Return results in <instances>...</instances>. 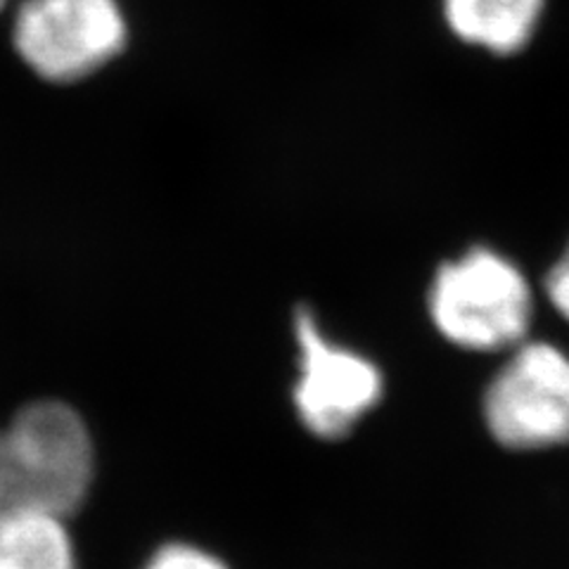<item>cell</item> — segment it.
I'll return each instance as SVG.
<instances>
[{"label": "cell", "mask_w": 569, "mask_h": 569, "mask_svg": "<svg viewBox=\"0 0 569 569\" xmlns=\"http://www.w3.org/2000/svg\"><path fill=\"white\" fill-rule=\"evenodd\" d=\"M93 472L91 432L74 408L29 403L0 430V518L17 510L67 518L86 501Z\"/></svg>", "instance_id": "1"}, {"label": "cell", "mask_w": 569, "mask_h": 569, "mask_svg": "<svg viewBox=\"0 0 569 569\" xmlns=\"http://www.w3.org/2000/svg\"><path fill=\"white\" fill-rule=\"evenodd\" d=\"M432 323L468 351H510L527 340L533 295L518 263L489 247L443 263L430 288Z\"/></svg>", "instance_id": "2"}, {"label": "cell", "mask_w": 569, "mask_h": 569, "mask_svg": "<svg viewBox=\"0 0 569 569\" xmlns=\"http://www.w3.org/2000/svg\"><path fill=\"white\" fill-rule=\"evenodd\" d=\"M510 351L485 395L491 437L515 451L569 443V356L556 345L533 340Z\"/></svg>", "instance_id": "3"}, {"label": "cell", "mask_w": 569, "mask_h": 569, "mask_svg": "<svg viewBox=\"0 0 569 569\" xmlns=\"http://www.w3.org/2000/svg\"><path fill=\"white\" fill-rule=\"evenodd\" d=\"M127 20L117 0H27L14 22V46L36 74L79 81L117 58Z\"/></svg>", "instance_id": "4"}, {"label": "cell", "mask_w": 569, "mask_h": 569, "mask_svg": "<svg viewBox=\"0 0 569 569\" xmlns=\"http://www.w3.org/2000/svg\"><path fill=\"white\" fill-rule=\"evenodd\" d=\"M299 378L292 401L318 439H342L382 399V372L363 353L335 345L309 309L295 318Z\"/></svg>", "instance_id": "5"}, {"label": "cell", "mask_w": 569, "mask_h": 569, "mask_svg": "<svg viewBox=\"0 0 569 569\" xmlns=\"http://www.w3.org/2000/svg\"><path fill=\"white\" fill-rule=\"evenodd\" d=\"M441 6L460 41L493 56H515L531 43L546 0H441Z\"/></svg>", "instance_id": "6"}, {"label": "cell", "mask_w": 569, "mask_h": 569, "mask_svg": "<svg viewBox=\"0 0 569 569\" xmlns=\"http://www.w3.org/2000/svg\"><path fill=\"white\" fill-rule=\"evenodd\" d=\"M0 569H77L64 518L46 510H17L0 518Z\"/></svg>", "instance_id": "7"}, {"label": "cell", "mask_w": 569, "mask_h": 569, "mask_svg": "<svg viewBox=\"0 0 569 569\" xmlns=\"http://www.w3.org/2000/svg\"><path fill=\"white\" fill-rule=\"evenodd\" d=\"M142 569H228L219 558L190 543H169L159 548Z\"/></svg>", "instance_id": "8"}, {"label": "cell", "mask_w": 569, "mask_h": 569, "mask_svg": "<svg viewBox=\"0 0 569 569\" xmlns=\"http://www.w3.org/2000/svg\"><path fill=\"white\" fill-rule=\"evenodd\" d=\"M543 290L553 309L569 323V244L562 257L546 273Z\"/></svg>", "instance_id": "9"}, {"label": "cell", "mask_w": 569, "mask_h": 569, "mask_svg": "<svg viewBox=\"0 0 569 569\" xmlns=\"http://www.w3.org/2000/svg\"><path fill=\"white\" fill-rule=\"evenodd\" d=\"M0 6H3V0H0Z\"/></svg>", "instance_id": "10"}]
</instances>
